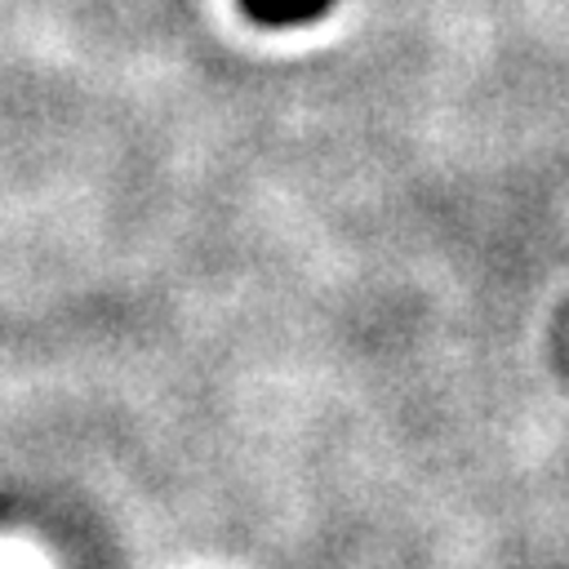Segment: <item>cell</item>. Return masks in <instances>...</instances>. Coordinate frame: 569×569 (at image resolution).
<instances>
[{
  "label": "cell",
  "instance_id": "obj_1",
  "mask_svg": "<svg viewBox=\"0 0 569 569\" xmlns=\"http://www.w3.org/2000/svg\"><path fill=\"white\" fill-rule=\"evenodd\" d=\"M333 9V0H240V13L258 27H302Z\"/></svg>",
  "mask_w": 569,
  "mask_h": 569
}]
</instances>
